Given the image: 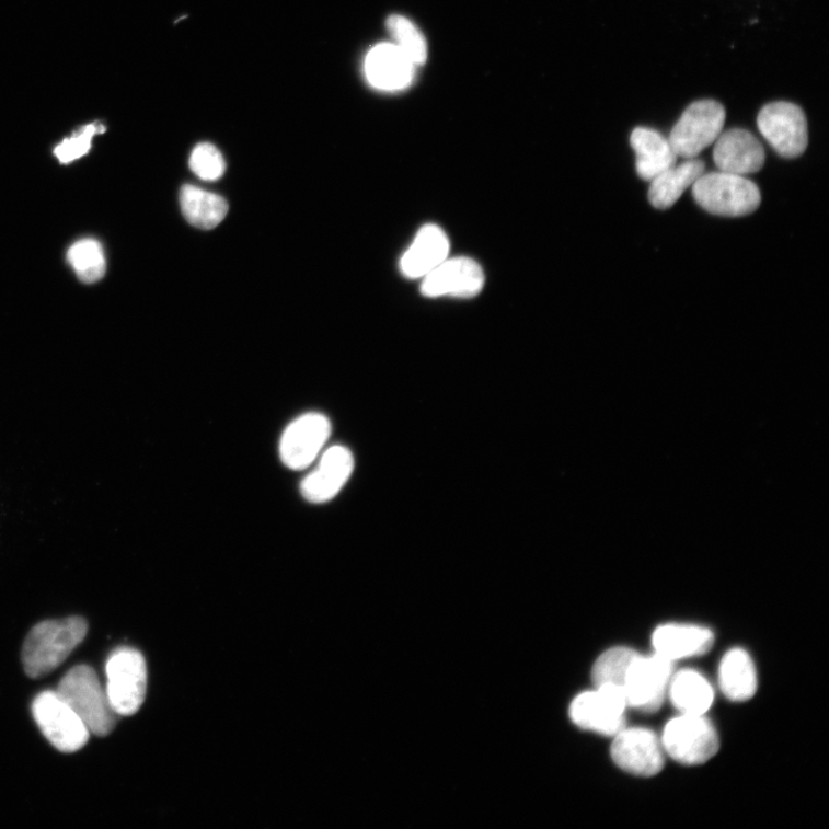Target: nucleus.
Instances as JSON below:
<instances>
[{
    "label": "nucleus",
    "mask_w": 829,
    "mask_h": 829,
    "mask_svg": "<svg viewBox=\"0 0 829 829\" xmlns=\"http://www.w3.org/2000/svg\"><path fill=\"white\" fill-rule=\"evenodd\" d=\"M714 143V163L722 172L745 176L760 171L765 164L763 145L747 129L732 128L722 133Z\"/></svg>",
    "instance_id": "nucleus-15"
},
{
    "label": "nucleus",
    "mask_w": 829,
    "mask_h": 829,
    "mask_svg": "<svg viewBox=\"0 0 829 829\" xmlns=\"http://www.w3.org/2000/svg\"><path fill=\"white\" fill-rule=\"evenodd\" d=\"M725 123L726 110L719 102H693L671 129L668 141L678 157L691 160L719 138Z\"/></svg>",
    "instance_id": "nucleus-5"
},
{
    "label": "nucleus",
    "mask_w": 829,
    "mask_h": 829,
    "mask_svg": "<svg viewBox=\"0 0 829 829\" xmlns=\"http://www.w3.org/2000/svg\"><path fill=\"white\" fill-rule=\"evenodd\" d=\"M705 172L701 160L691 159L680 166H673L656 176L648 188V200L656 209L673 207L682 194Z\"/></svg>",
    "instance_id": "nucleus-20"
},
{
    "label": "nucleus",
    "mask_w": 829,
    "mask_h": 829,
    "mask_svg": "<svg viewBox=\"0 0 829 829\" xmlns=\"http://www.w3.org/2000/svg\"><path fill=\"white\" fill-rule=\"evenodd\" d=\"M675 673V661L661 656L636 658L626 675L623 691L626 704L646 713L663 705L666 691Z\"/></svg>",
    "instance_id": "nucleus-10"
},
{
    "label": "nucleus",
    "mask_w": 829,
    "mask_h": 829,
    "mask_svg": "<svg viewBox=\"0 0 829 829\" xmlns=\"http://www.w3.org/2000/svg\"><path fill=\"white\" fill-rule=\"evenodd\" d=\"M106 693L118 715L136 714L142 706L148 684L145 657L136 648L122 647L106 663Z\"/></svg>",
    "instance_id": "nucleus-4"
},
{
    "label": "nucleus",
    "mask_w": 829,
    "mask_h": 829,
    "mask_svg": "<svg viewBox=\"0 0 829 829\" xmlns=\"http://www.w3.org/2000/svg\"><path fill=\"white\" fill-rule=\"evenodd\" d=\"M625 694L617 686L595 687L582 692L571 705V718L579 728L615 736L625 725Z\"/></svg>",
    "instance_id": "nucleus-9"
},
{
    "label": "nucleus",
    "mask_w": 829,
    "mask_h": 829,
    "mask_svg": "<svg viewBox=\"0 0 829 829\" xmlns=\"http://www.w3.org/2000/svg\"><path fill=\"white\" fill-rule=\"evenodd\" d=\"M331 422L310 413L290 423L280 440V458L286 467L303 470L316 460L331 436Z\"/></svg>",
    "instance_id": "nucleus-11"
},
{
    "label": "nucleus",
    "mask_w": 829,
    "mask_h": 829,
    "mask_svg": "<svg viewBox=\"0 0 829 829\" xmlns=\"http://www.w3.org/2000/svg\"><path fill=\"white\" fill-rule=\"evenodd\" d=\"M721 688L733 702H745L755 696L757 673L753 661L742 648H733L725 655L719 669Z\"/></svg>",
    "instance_id": "nucleus-21"
},
{
    "label": "nucleus",
    "mask_w": 829,
    "mask_h": 829,
    "mask_svg": "<svg viewBox=\"0 0 829 829\" xmlns=\"http://www.w3.org/2000/svg\"><path fill=\"white\" fill-rule=\"evenodd\" d=\"M757 125L761 136L783 159H796L809 145L804 111L790 102H773L760 110Z\"/></svg>",
    "instance_id": "nucleus-8"
},
{
    "label": "nucleus",
    "mask_w": 829,
    "mask_h": 829,
    "mask_svg": "<svg viewBox=\"0 0 829 829\" xmlns=\"http://www.w3.org/2000/svg\"><path fill=\"white\" fill-rule=\"evenodd\" d=\"M388 28L395 39V46L416 66L427 60V43L412 21L400 15H392L388 20Z\"/></svg>",
    "instance_id": "nucleus-26"
},
{
    "label": "nucleus",
    "mask_w": 829,
    "mask_h": 829,
    "mask_svg": "<svg viewBox=\"0 0 829 829\" xmlns=\"http://www.w3.org/2000/svg\"><path fill=\"white\" fill-rule=\"evenodd\" d=\"M189 168L205 182H217L226 173L227 163L221 152L211 143L197 145L189 157Z\"/></svg>",
    "instance_id": "nucleus-27"
},
{
    "label": "nucleus",
    "mask_w": 829,
    "mask_h": 829,
    "mask_svg": "<svg viewBox=\"0 0 829 829\" xmlns=\"http://www.w3.org/2000/svg\"><path fill=\"white\" fill-rule=\"evenodd\" d=\"M450 249L446 233L434 223H428L418 231L401 257L400 270L408 279H423L448 258Z\"/></svg>",
    "instance_id": "nucleus-17"
},
{
    "label": "nucleus",
    "mask_w": 829,
    "mask_h": 829,
    "mask_svg": "<svg viewBox=\"0 0 829 829\" xmlns=\"http://www.w3.org/2000/svg\"><path fill=\"white\" fill-rule=\"evenodd\" d=\"M179 200L186 220L200 230L217 228L229 212L226 198L193 185L183 186Z\"/></svg>",
    "instance_id": "nucleus-22"
},
{
    "label": "nucleus",
    "mask_w": 829,
    "mask_h": 829,
    "mask_svg": "<svg viewBox=\"0 0 829 829\" xmlns=\"http://www.w3.org/2000/svg\"><path fill=\"white\" fill-rule=\"evenodd\" d=\"M653 644L656 655L676 661L709 653L714 635L703 626L670 623L656 630Z\"/></svg>",
    "instance_id": "nucleus-18"
},
{
    "label": "nucleus",
    "mask_w": 829,
    "mask_h": 829,
    "mask_svg": "<svg viewBox=\"0 0 829 829\" xmlns=\"http://www.w3.org/2000/svg\"><path fill=\"white\" fill-rule=\"evenodd\" d=\"M631 145L636 152V171L643 181L653 182L656 176L673 168L678 161V154L668 139L656 129L635 128L631 136Z\"/></svg>",
    "instance_id": "nucleus-19"
},
{
    "label": "nucleus",
    "mask_w": 829,
    "mask_h": 829,
    "mask_svg": "<svg viewBox=\"0 0 829 829\" xmlns=\"http://www.w3.org/2000/svg\"><path fill=\"white\" fill-rule=\"evenodd\" d=\"M692 196L705 211L723 217H745L761 202L758 186L746 176L727 172L703 173L692 185Z\"/></svg>",
    "instance_id": "nucleus-3"
},
{
    "label": "nucleus",
    "mask_w": 829,
    "mask_h": 829,
    "mask_svg": "<svg viewBox=\"0 0 829 829\" xmlns=\"http://www.w3.org/2000/svg\"><path fill=\"white\" fill-rule=\"evenodd\" d=\"M87 633L88 624L80 617L36 624L22 648L26 675L32 679L50 675L69 658Z\"/></svg>",
    "instance_id": "nucleus-1"
},
{
    "label": "nucleus",
    "mask_w": 829,
    "mask_h": 829,
    "mask_svg": "<svg viewBox=\"0 0 829 829\" xmlns=\"http://www.w3.org/2000/svg\"><path fill=\"white\" fill-rule=\"evenodd\" d=\"M661 744L683 765L706 763L719 750V737L704 715L682 714L665 727Z\"/></svg>",
    "instance_id": "nucleus-6"
},
{
    "label": "nucleus",
    "mask_w": 829,
    "mask_h": 829,
    "mask_svg": "<svg viewBox=\"0 0 829 829\" xmlns=\"http://www.w3.org/2000/svg\"><path fill=\"white\" fill-rule=\"evenodd\" d=\"M669 699L682 714L704 715L714 700L709 681L696 670L683 669L671 677Z\"/></svg>",
    "instance_id": "nucleus-23"
},
{
    "label": "nucleus",
    "mask_w": 829,
    "mask_h": 829,
    "mask_svg": "<svg viewBox=\"0 0 829 829\" xmlns=\"http://www.w3.org/2000/svg\"><path fill=\"white\" fill-rule=\"evenodd\" d=\"M67 261L84 284H95L105 276L106 260L103 246L95 239L77 241L67 253Z\"/></svg>",
    "instance_id": "nucleus-24"
},
{
    "label": "nucleus",
    "mask_w": 829,
    "mask_h": 829,
    "mask_svg": "<svg viewBox=\"0 0 829 829\" xmlns=\"http://www.w3.org/2000/svg\"><path fill=\"white\" fill-rule=\"evenodd\" d=\"M640 655L629 647H613L603 653L592 668L595 687L617 686L623 689L626 675Z\"/></svg>",
    "instance_id": "nucleus-25"
},
{
    "label": "nucleus",
    "mask_w": 829,
    "mask_h": 829,
    "mask_svg": "<svg viewBox=\"0 0 829 829\" xmlns=\"http://www.w3.org/2000/svg\"><path fill=\"white\" fill-rule=\"evenodd\" d=\"M416 65L394 43L378 44L366 58L368 81L380 91L395 92L414 80Z\"/></svg>",
    "instance_id": "nucleus-16"
},
{
    "label": "nucleus",
    "mask_w": 829,
    "mask_h": 829,
    "mask_svg": "<svg viewBox=\"0 0 829 829\" xmlns=\"http://www.w3.org/2000/svg\"><path fill=\"white\" fill-rule=\"evenodd\" d=\"M484 283L483 268L473 258H447L423 278L421 293L433 299H472L482 292Z\"/></svg>",
    "instance_id": "nucleus-12"
},
{
    "label": "nucleus",
    "mask_w": 829,
    "mask_h": 829,
    "mask_svg": "<svg viewBox=\"0 0 829 829\" xmlns=\"http://www.w3.org/2000/svg\"><path fill=\"white\" fill-rule=\"evenodd\" d=\"M614 763L637 776H654L664 769V750L657 735L645 728H623L611 748Z\"/></svg>",
    "instance_id": "nucleus-13"
},
{
    "label": "nucleus",
    "mask_w": 829,
    "mask_h": 829,
    "mask_svg": "<svg viewBox=\"0 0 829 829\" xmlns=\"http://www.w3.org/2000/svg\"><path fill=\"white\" fill-rule=\"evenodd\" d=\"M354 465L348 448L341 445L329 448L315 470L302 481V496L312 504L330 502L347 483Z\"/></svg>",
    "instance_id": "nucleus-14"
},
{
    "label": "nucleus",
    "mask_w": 829,
    "mask_h": 829,
    "mask_svg": "<svg viewBox=\"0 0 829 829\" xmlns=\"http://www.w3.org/2000/svg\"><path fill=\"white\" fill-rule=\"evenodd\" d=\"M105 127L101 123L89 124L79 130L69 139H65L55 149V154L61 164H70L83 157L92 149V141L95 136L102 134Z\"/></svg>",
    "instance_id": "nucleus-28"
},
{
    "label": "nucleus",
    "mask_w": 829,
    "mask_h": 829,
    "mask_svg": "<svg viewBox=\"0 0 829 829\" xmlns=\"http://www.w3.org/2000/svg\"><path fill=\"white\" fill-rule=\"evenodd\" d=\"M32 712L41 732L57 750L73 753L88 744L91 732L56 691L41 692Z\"/></svg>",
    "instance_id": "nucleus-7"
},
{
    "label": "nucleus",
    "mask_w": 829,
    "mask_h": 829,
    "mask_svg": "<svg viewBox=\"0 0 829 829\" xmlns=\"http://www.w3.org/2000/svg\"><path fill=\"white\" fill-rule=\"evenodd\" d=\"M56 692L91 734L104 737L115 729L118 714L92 667L80 665L72 668L61 679Z\"/></svg>",
    "instance_id": "nucleus-2"
}]
</instances>
